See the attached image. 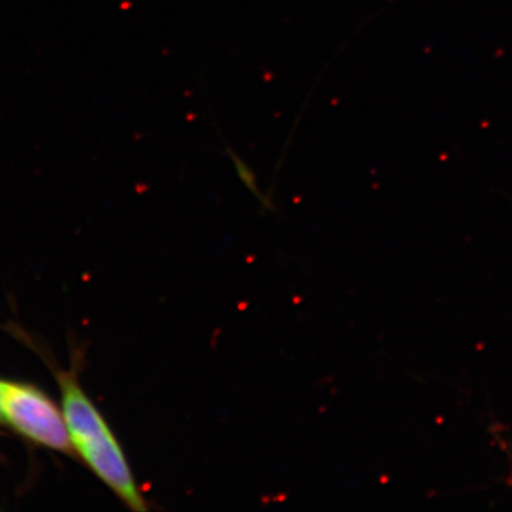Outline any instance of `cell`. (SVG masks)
<instances>
[{
    "instance_id": "obj_1",
    "label": "cell",
    "mask_w": 512,
    "mask_h": 512,
    "mask_svg": "<svg viewBox=\"0 0 512 512\" xmlns=\"http://www.w3.org/2000/svg\"><path fill=\"white\" fill-rule=\"evenodd\" d=\"M57 380L62 390L64 420L74 450L130 510L146 512V498L134 480L123 448L97 407L83 392L76 375L60 373Z\"/></svg>"
},
{
    "instance_id": "obj_2",
    "label": "cell",
    "mask_w": 512,
    "mask_h": 512,
    "mask_svg": "<svg viewBox=\"0 0 512 512\" xmlns=\"http://www.w3.org/2000/svg\"><path fill=\"white\" fill-rule=\"evenodd\" d=\"M0 413L3 421L40 446L74 454L72 439L55 403L28 384L0 380Z\"/></svg>"
},
{
    "instance_id": "obj_3",
    "label": "cell",
    "mask_w": 512,
    "mask_h": 512,
    "mask_svg": "<svg viewBox=\"0 0 512 512\" xmlns=\"http://www.w3.org/2000/svg\"><path fill=\"white\" fill-rule=\"evenodd\" d=\"M227 153L229 154V157H231L232 163H234L235 170H237L242 183L247 185L249 190L254 192L255 195H258V188H256V178L252 168L249 167V165L245 163L241 157H238L237 154L232 151L231 147H227Z\"/></svg>"
},
{
    "instance_id": "obj_4",
    "label": "cell",
    "mask_w": 512,
    "mask_h": 512,
    "mask_svg": "<svg viewBox=\"0 0 512 512\" xmlns=\"http://www.w3.org/2000/svg\"><path fill=\"white\" fill-rule=\"evenodd\" d=\"M0 421H3L2 413H0Z\"/></svg>"
}]
</instances>
